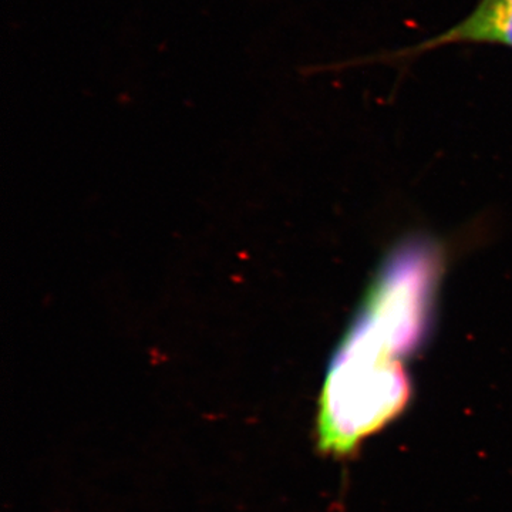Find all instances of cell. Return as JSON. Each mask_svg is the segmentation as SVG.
I'll return each instance as SVG.
<instances>
[{
  "mask_svg": "<svg viewBox=\"0 0 512 512\" xmlns=\"http://www.w3.org/2000/svg\"><path fill=\"white\" fill-rule=\"evenodd\" d=\"M453 45H494L512 49V0H478L466 19L397 57H416Z\"/></svg>",
  "mask_w": 512,
  "mask_h": 512,
  "instance_id": "7a4b0ae2",
  "label": "cell"
},
{
  "mask_svg": "<svg viewBox=\"0 0 512 512\" xmlns=\"http://www.w3.org/2000/svg\"><path fill=\"white\" fill-rule=\"evenodd\" d=\"M403 352L355 320L330 360L319 400L318 444L330 456H348L370 434L406 409L412 383Z\"/></svg>",
  "mask_w": 512,
  "mask_h": 512,
  "instance_id": "6da1fadb",
  "label": "cell"
}]
</instances>
